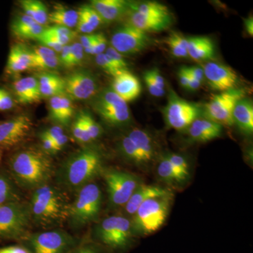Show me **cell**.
Here are the masks:
<instances>
[{
  "mask_svg": "<svg viewBox=\"0 0 253 253\" xmlns=\"http://www.w3.org/2000/svg\"><path fill=\"white\" fill-rule=\"evenodd\" d=\"M44 131L54 141L65 134L62 126H51Z\"/></svg>",
  "mask_w": 253,
  "mask_h": 253,
  "instance_id": "cell-53",
  "label": "cell"
},
{
  "mask_svg": "<svg viewBox=\"0 0 253 253\" xmlns=\"http://www.w3.org/2000/svg\"><path fill=\"white\" fill-rule=\"evenodd\" d=\"M3 151L0 149V165H1V161H2Z\"/></svg>",
  "mask_w": 253,
  "mask_h": 253,
  "instance_id": "cell-61",
  "label": "cell"
},
{
  "mask_svg": "<svg viewBox=\"0 0 253 253\" xmlns=\"http://www.w3.org/2000/svg\"><path fill=\"white\" fill-rule=\"evenodd\" d=\"M127 136L136 145L140 153L144 168L151 164L156 156V149L152 136L149 132L141 129H133L128 132Z\"/></svg>",
  "mask_w": 253,
  "mask_h": 253,
  "instance_id": "cell-24",
  "label": "cell"
},
{
  "mask_svg": "<svg viewBox=\"0 0 253 253\" xmlns=\"http://www.w3.org/2000/svg\"><path fill=\"white\" fill-rule=\"evenodd\" d=\"M81 241L63 229L29 233L19 243L30 253H70Z\"/></svg>",
  "mask_w": 253,
  "mask_h": 253,
  "instance_id": "cell-8",
  "label": "cell"
},
{
  "mask_svg": "<svg viewBox=\"0 0 253 253\" xmlns=\"http://www.w3.org/2000/svg\"><path fill=\"white\" fill-rule=\"evenodd\" d=\"M105 54L119 71H127L128 64L123 58V55L120 54L116 49H113L112 46L108 47L106 49Z\"/></svg>",
  "mask_w": 253,
  "mask_h": 253,
  "instance_id": "cell-46",
  "label": "cell"
},
{
  "mask_svg": "<svg viewBox=\"0 0 253 253\" xmlns=\"http://www.w3.org/2000/svg\"><path fill=\"white\" fill-rule=\"evenodd\" d=\"M71 131H72L73 137L78 142L81 143V144H87V143L91 142L90 137L86 131L82 113H80L78 115L77 117L72 123Z\"/></svg>",
  "mask_w": 253,
  "mask_h": 253,
  "instance_id": "cell-40",
  "label": "cell"
},
{
  "mask_svg": "<svg viewBox=\"0 0 253 253\" xmlns=\"http://www.w3.org/2000/svg\"><path fill=\"white\" fill-rule=\"evenodd\" d=\"M144 78L148 90L152 96H156V97H161L165 94L166 93L165 89L158 87L146 73H144Z\"/></svg>",
  "mask_w": 253,
  "mask_h": 253,
  "instance_id": "cell-50",
  "label": "cell"
},
{
  "mask_svg": "<svg viewBox=\"0 0 253 253\" xmlns=\"http://www.w3.org/2000/svg\"><path fill=\"white\" fill-rule=\"evenodd\" d=\"M78 19V11L59 4L55 5L53 11L48 15V21L53 23L54 26L69 29L76 27Z\"/></svg>",
  "mask_w": 253,
  "mask_h": 253,
  "instance_id": "cell-33",
  "label": "cell"
},
{
  "mask_svg": "<svg viewBox=\"0 0 253 253\" xmlns=\"http://www.w3.org/2000/svg\"><path fill=\"white\" fill-rule=\"evenodd\" d=\"M187 129L189 139L197 143L214 140L220 137L223 132V126L206 118H198Z\"/></svg>",
  "mask_w": 253,
  "mask_h": 253,
  "instance_id": "cell-21",
  "label": "cell"
},
{
  "mask_svg": "<svg viewBox=\"0 0 253 253\" xmlns=\"http://www.w3.org/2000/svg\"><path fill=\"white\" fill-rule=\"evenodd\" d=\"M37 79L42 97L51 98L65 94L64 79L58 75L51 73H41Z\"/></svg>",
  "mask_w": 253,
  "mask_h": 253,
  "instance_id": "cell-31",
  "label": "cell"
},
{
  "mask_svg": "<svg viewBox=\"0 0 253 253\" xmlns=\"http://www.w3.org/2000/svg\"><path fill=\"white\" fill-rule=\"evenodd\" d=\"M172 195L170 191L161 186L140 184L125 206V211L127 215L132 217L135 214L138 208L148 200L172 196Z\"/></svg>",
  "mask_w": 253,
  "mask_h": 253,
  "instance_id": "cell-18",
  "label": "cell"
},
{
  "mask_svg": "<svg viewBox=\"0 0 253 253\" xmlns=\"http://www.w3.org/2000/svg\"><path fill=\"white\" fill-rule=\"evenodd\" d=\"M91 6L99 14L103 22L111 23L130 13L135 6V3L125 0H94Z\"/></svg>",
  "mask_w": 253,
  "mask_h": 253,
  "instance_id": "cell-17",
  "label": "cell"
},
{
  "mask_svg": "<svg viewBox=\"0 0 253 253\" xmlns=\"http://www.w3.org/2000/svg\"><path fill=\"white\" fill-rule=\"evenodd\" d=\"M145 73H146L149 76V78L152 80V81L154 82L158 87L163 89H165L166 84H165L164 78H163L162 75L161 74V73H160L158 69L154 68V69L150 70V71Z\"/></svg>",
  "mask_w": 253,
  "mask_h": 253,
  "instance_id": "cell-52",
  "label": "cell"
},
{
  "mask_svg": "<svg viewBox=\"0 0 253 253\" xmlns=\"http://www.w3.org/2000/svg\"><path fill=\"white\" fill-rule=\"evenodd\" d=\"M78 14L76 28L77 31L83 34H91L103 23L99 14L91 4L83 5L78 9Z\"/></svg>",
  "mask_w": 253,
  "mask_h": 253,
  "instance_id": "cell-30",
  "label": "cell"
},
{
  "mask_svg": "<svg viewBox=\"0 0 253 253\" xmlns=\"http://www.w3.org/2000/svg\"><path fill=\"white\" fill-rule=\"evenodd\" d=\"M14 106V99L9 91L0 87V112L8 111Z\"/></svg>",
  "mask_w": 253,
  "mask_h": 253,
  "instance_id": "cell-48",
  "label": "cell"
},
{
  "mask_svg": "<svg viewBox=\"0 0 253 253\" xmlns=\"http://www.w3.org/2000/svg\"><path fill=\"white\" fill-rule=\"evenodd\" d=\"M38 41L41 43L42 45L46 46V47L50 48L54 51L57 52H61L62 50L63 46L60 44L59 42H57L54 40L51 39L49 37L41 36L38 38Z\"/></svg>",
  "mask_w": 253,
  "mask_h": 253,
  "instance_id": "cell-51",
  "label": "cell"
},
{
  "mask_svg": "<svg viewBox=\"0 0 253 253\" xmlns=\"http://www.w3.org/2000/svg\"><path fill=\"white\" fill-rule=\"evenodd\" d=\"M31 68V50L21 44L11 46L6 62V72L11 75L18 74Z\"/></svg>",
  "mask_w": 253,
  "mask_h": 253,
  "instance_id": "cell-23",
  "label": "cell"
},
{
  "mask_svg": "<svg viewBox=\"0 0 253 253\" xmlns=\"http://www.w3.org/2000/svg\"><path fill=\"white\" fill-rule=\"evenodd\" d=\"M84 49L81 43L75 42L71 45V56H70L68 68H73L81 64L84 58Z\"/></svg>",
  "mask_w": 253,
  "mask_h": 253,
  "instance_id": "cell-47",
  "label": "cell"
},
{
  "mask_svg": "<svg viewBox=\"0 0 253 253\" xmlns=\"http://www.w3.org/2000/svg\"><path fill=\"white\" fill-rule=\"evenodd\" d=\"M157 173L161 180L170 184L184 182L187 179L173 167L166 156L160 161L157 168Z\"/></svg>",
  "mask_w": 253,
  "mask_h": 253,
  "instance_id": "cell-35",
  "label": "cell"
},
{
  "mask_svg": "<svg viewBox=\"0 0 253 253\" xmlns=\"http://www.w3.org/2000/svg\"><path fill=\"white\" fill-rule=\"evenodd\" d=\"M179 83L182 87L188 89V84H189V74L188 73L186 68H181L180 71H179Z\"/></svg>",
  "mask_w": 253,
  "mask_h": 253,
  "instance_id": "cell-57",
  "label": "cell"
},
{
  "mask_svg": "<svg viewBox=\"0 0 253 253\" xmlns=\"http://www.w3.org/2000/svg\"><path fill=\"white\" fill-rule=\"evenodd\" d=\"M32 68L46 71L59 66V58L56 51L44 45L36 46L31 51Z\"/></svg>",
  "mask_w": 253,
  "mask_h": 253,
  "instance_id": "cell-29",
  "label": "cell"
},
{
  "mask_svg": "<svg viewBox=\"0 0 253 253\" xmlns=\"http://www.w3.org/2000/svg\"><path fill=\"white\" fill-rule=\"evenodd\" d=\"M203 68L205 77L214 90L221 92L231 90L237 84V74L229 66L219 63L209 62Z\"/></svg>",
  "mask_w": 253,
  "mask_h": 253,
  "instance_id": "cell-16",
  "label": "cell"
},
{
  "mask_svg": "<svg viewBox=\"0 0 253 253\" xmlns=\"http://www.w3.org/2000/svg\"><path fill=\"white\" fill-rule=\"evenodd\" d=\"M49 117L56 126H68L72 123L74 109L72 100L66 94L49 98Z\"/></svg>",
  "mask_w": 253,
  "mask_h": 253,
  "instance_id": "cell-20",
  "label": "cell"
},
{
  "mask_svg": "<svg viewBox=\"0 0 253 253\" xmlns=\"http://www.w3.org/2000/svg\"><path fill=\"white\" fill-rule=\"evenodd\" d=\"M120 151L123 157L126 158L128 162L137 166L144 168V162L139 151H138L136 145L127 135L123 136L120 142Z\"/></svg>",
  "mask_w": 253,
  "mask_h": 253,
  "instance_id": "cell-37",
  "label": "cell"
},
{
  "mask_svg": "<svg viewBox=\"0 0 253 253\" xmlns=\"http://www.w3.org/2000/svg\"><path fill=\"white\" fill-rule=\"evenodd\" d=\"M0 253H30L24 246L18 244L15 246H7V247L1 248Z\"/></svg>",
  "mask_w": 253,
  "mask_h": 253,
  "instance_id": "cell-54",
  "label": "cell"
},
{
  "mask_svg": "<svg viewBox=\"0 0 253 253\" xmlns=\"http://www.w3.org/2000/svg\"><path fill=\"white\" fill-rule=\"evenodd\" d=\"M18 188L9 172L0 169V206L23 201Z\"/></svg>",
  "mask_w": 253,
  "mask_h": 253,
  "instance_id": "cell-32",
  "label": "cell"
},
{
  "mask_svg": "<svg viewBox=\"0 0 253 253\" xmlns=\"http://www.w3.org/2000/svg\"><path fill=\"white\" fill-rule=\"evenodd\" d=\"M111 89L126 103L137 99L141 92L140 82L128 71H123L114 78Z\"/></svg>",
  "mask_w": 253,
  "mask_h": 253,
  "instance_id": "cell-19",
  "label": "cell"
},
{
  "mask_svg": "<svg viewBox=\"0 0 253 253\" xmlns=\"http://www.w3.org/2000/svg\"><path fill=\"white\" fill-rule=\"evenodd\" d=\"M186 68H187L188 72L193 78L202 83L205 78L204 68L200 67V66H193V67Z\"/></svg>",
  "mask_w": 253,
  "mask_h": 253,
  "instance_id": "cell-56",
  "label": "cell"
},
{
  "mask_svg": "<svg viewBox=\"0 0 253 253\" xmlns=\"http://www.w3.org/2000/svg\"><path fill=\"white\" fill-rule=\"evenodd\" d=\"M93 97L91 107L109 126H124L130 121L127 103L111 88L100 91Z\"/></svg>",
  "mask_w": 253,
  "mask_h": 253,
  "instance_id": "cell-9",
  "label": "cell"
},
{
  "mask_svg": "<svg viewBox=\"0 0 253 253\" xmlns=\"http://www.w3.org/2000/svg\"><path fill=\"white\" fill-rule=\"evenodd\" d=\"M7 172L18 187L33 191L49 184L56 171L49 155L41 148L31 146L10 156Z\"/></svg>",
  "mask_w": 253,
  "mask_h": 253,
  "instance_id": "cell-1",
  "label": "cell"
},
{
  "mask_svg": "<svg viewBox=\"0 0 253 253\" xmlns=\"http://www.w3.org/2000/svg\"><path fill=\"white\" fill-rule=\"evenodd\" d=\"M33 126L31 117L26 114L0 123V149L9 151L22 144L31 134Z\"/></svg>",
  "mask_w": 253,
  "mask_h": 253,
  "instance_id": "cell-14",
  "label": "cell"
},
{
  "mask_svg": "<svg viewBox=\"0 0 253 253\" xmlns=\"http://www.w3.org/2000/svg\"><path fill=\"white\" fill-rule=\"evenodd\" d=\"M13 89L16 101L22 105L36 104L42 98L37 78L26 77L17 80L13 84Z\"/></svg>",
  "mask_w": 253,
  "mask_h": 253,
  "instance_id": "cell-22",
  "label": "cell"
},
{
  "mask_svg": "<svg viewBox=\"0 0 253 253\" xmlns=\"http://www.w3.org/2000/svg\"><path fill=\"white\" fill-rule=\"evenodd\" d=\"M147 33L129 23L118 28L111 37V46L121 54H135L149 45Z\"/></svg>",
  "mask_w": 253,
  "mask_h": 253,
  "instance_id": "cell-13",
  "label": "cell"
},
{
  "mask_svg": "<svg viewBox=\"0 0 253 253\" xmlns=\"http://www.w3.org/2000/svg\"><path fill=\"white\" fill-rule=\"evenodd\" d=\"M11 33L21 40H38L44 31V28L27 15L15 18L11 26Z\"/></svg>",
  "mask_w": 253,
  "mask_h": 253,
  "instance_id": "cell-25",
  "label": "cell"
},
{
  "mask_svg": "<svg viewBox=\"0 0 253 253\" xmlns=\"http://www.w3.org/2000/svg\"><path fill=\"white\" fill-rule=\"evenodd\" d=\"M32 224L28 203L21 201L0 206V242H21L31 233Z\"/></svg>",
  "mask_w": 253,
  "mask_h": 253,
  "instance_id": "cell-6",
  "label": "cell"
},
{
  "mask_svg": "<svg viewBox=\"0 0 253 253\" xmlns=\"http://www.w3.org/2000/svg\"><path fill=\"white\" fill-rule=\"evenodd\" d=\"M21 7L27 15L41 26H43L48 22L47 9L45 5L38 0H23L21 1Z\"/></svg>",
  "mask_w": 253,
  "mask_h": 253,
  "instance_id": "cell-34",
  "label": "cell"
},
{
  "mask_svg": "<svg viewBox=\"0 0 253 253\" xmlns=\"http://www.w3.org/2000/svg\"><path fill=\"white\" fill-rule=\"evenodd\" d=\"M40 139L41 141V149L46 154L51 156L58 153L54 141L44 131H42L40 134Z\"/></svg>",
  "mask_w": 253,
  "mask_h": 253,
  "instance_id": "cell-49",
  "label": "cell"
},
{
  "mask_svg": "<svg viewBox=\"0 0 253 253\" xmlns=\"http://www.w3.org/2000/svg\"><path fill=\"white\" fill-rule=\"evenodd\" d=\"M244 91L233 89L215 95L204 106L206 119L221 125L232 126L234 124L233 112L238 101L244 98Z\"/></svg>",
  "mask_w": 253,
  "mask_h": 253,
  "instance_id": "cell-11",
  "label": "cell"
},
{
  "mask_svg": "<svg viewBox=\"0 0 253 253\" xmlns=\"http://www.w3.org/2000/svg\"><path fill=\"white\" fill-rule=\"evenodd\" d=\"M134 11L144 16L154 18H172L167 6L156 1L135 4Z\"/></svg>",
  "mask_w": 253,
  "mask_h": 253,
  "instance_id": "cell-36",
  "label": "cell"
},
{
  "mask_svg": "<svg viewBox=\"0 0 253 253\" xmlns=\"http://www.w3.org/2000/svg\"><path fill=\"white\" fill-rule=\"evenodd\" d=\"M169 162L172 165L173 167L175 168L178 172L182 174L188 179L189 176V166L185 158L182 156L176 154H171L166 156Z\"/></svg>",
  "mask_w": 253,
  "mask_h": 253,
  "instance_id": "cell-43",
  "label": "cell"
},
{
  "mask_svg": "<svg viewBox=\"0 0 253 253\" xmlns=\"http://www.w3.org/2000/svg\"><path fill=\"white\" fill-rule=\"evenodd\" d=\"M188 55L195 61H206L212 59L214 46L208 37H191L187 38Z\"/></svg>",
  "mask_w": 253,
  "mask_h": 253,
  "instance_id": "cell-28",
  "label": "cell"
},
{
  "mask_svg": "<svg viewBox=\"0 0 253 253\" xmlns=\"http://www.w3.org/2000/svg\"><path fill=\"white\" fill-rule=\"evenodd\" d=\"M82 115L91 141L96 140L102 134V128L89 113L82 112Z\"/></svg>",
  "mask_w": 253,
  "mask_h": 253,
  "instance_id": "cell-42",
  "label": "cell"
},
{
  "mask_svg": "<svg viewBox=\"0 0 253 253\" xmlns=\"http://www.w3.org/2000/svg\"><path fill=\"white\" fill-rule=\"evenodd\" d=\"M201 109L197 105L181 99L173 91L169 92L167 106L164 109L166 124L176 130H183L199 117Z\"/></svg>",
  "mask_w": 253,
  "mask_h": 253,
  "instance_id": "cell-12",
  "label": "cell"
},
{
  "mask_svg": "<svg viewBox=\"0 0 253 253\" xmlns=\"http://www.w3.org/2000/svg\"><path fill=\"white\" fill-rule=\"evenodd\" d=\"M95 61L96 64L99 66L100 68H102L105 72L107 73L108 74L111 75L113 78L116 77L118 74H120L123 71H119L116 66L113 65L111 62V60L109 59L105 53L103 54L96 55L95 57Z\"/></svg>",
  "mask_w": 253,
  "mask_h": 253,
  "instance_id": "cell-44",
  "label": "cell"
},
{
  "mask_svg": "<svg viewBox=\"0 0 253 253\" xmlns=\"http://www.w3.org/2000/svg\"><path fill=\"white\" fill-rule=\"evenodd\" d=\"M70 202L62 189L47 184L33 190L29 205L32 222L43 229L67 221Z\"/></svg>",
  "mask_w": 253,
  "mask_h": 253,
  "instance_id": "cell-3",
  "label": "cell"
},
{
  "mask_svg": "<svg viewBox=\"0 0 253 253\" xmlns=\"http://www.w3.org/2000/svg\"><path fill=\"white\" fill-rule=\"evenodd\" d=\"M104 157L99 150L86 146L76 151L55 172L60 188L77 191L104 172Z\"/></svg>",
  "mask_w": 253,
  "mask_h": 253,
  "instance_id": "cell-2",
  "label": "cell"
},
{
  "mask_svg": "<svg viewBox=\"0 0 253 253\" xmlns=\"http://www.w3.org/2000/svg\"><path fill=\"white\" fill-rule=\"evenodd\" d=\"M70 56H71V45L63 46L60 55L59 63L65 67L68 68L69 66Z\"/></svg>",
  "mask_w": 253,
  "mask_h": 253,
  "instance_id": "cell-55",
  "label": "cell"
},
{
  "mask_svg": "<svg viewBox=\"0 0 253 253\" xmlns=\"http://www.w3.org/2000/svg\"><path fill=\"white\" fill-rule=\"evenodd\" d=\"M234 124L246 135L253 132V105L250 99L243 98L238 101L233 112Z\"/></svg>",
  "mask_w": 253,
  "mask_h": 253,
  "instance_id": "cell-27",
  "label": "cell"
},
{
  "mask_svg": "<svg viewBox=\"0 0 253 253\" xmlns=\"http://www.w3.org/2000/svg\"><path fill=\"white\" fill-rule=\"evenodd\" d=\"M96 34H87L83 35V36L81 37L80 43H81L83 49H86V48L89 47V46L92 44L93 42L94 41L95 38H96Z\"/></svg>",
  "mask_w": 253,
  "mask_h": 253,
  "instance_id": "cell-58",
  "label": "cell"
},
{
  "mask_svg": "<svg viewBox=\"0 0 253 253\" xmlns=\"http://www.w3.org/2000/svg\"><path fill=\"white\" fill-rule=\"evenodd\" d=\"M172 196L148 200L138 208L131 220L134 234H154L166 222L170 210Z\"/></svg>",
  "mask_w": 253,
  "mask_h": 253,
  "instance_id": "cell-7",
  "label": "cell"
},
{
  "mask_svg": "<svg viewBox=\"0 0 253 253\" xmlns=\"http://www.w3.org/2000/svg\"><path fill=\"white\" fill-rule=\"evenodd\" d=\"M41 36L49 37L61 45L66 46L75 38L76 33L69 28L54 26L44 29Z\"/></svg>",
  "mask_w": 253,
  "mask_h": 253,
  "instance_id": "cell-39",
  "label": "cell"
},
{
  "mask_svg": "<svg viewBox=\"0 0 253 253\" xmlns=\"http://www.w3.org/2000/svg\"><path fill=\"white\" fill-rule=\"evenodd\" d=\"M70 253H108V251L93 240L81 239Z\"/></svg>",
  "mask_w": 253,
  "mask_h": 253,
  "instance_id": "cell-41",
  "label": "cell"
},
{
  "mask_svg": "<svg viewBox=\"0 0 253 253\" xmlns=\"http://www.w3.org/2000/svg\"><path fill=\"white\" fill-rule=\"evenodd\" d=\"M134 235L130 219L115 214L105 218L94 226L92 240L108 251L123 253L131 247Z\"/></svg>",
  "mask_w": 253,
  "mask_h": 253,
  "instance_id": "cell-4",
  "label": "cell"
},
{
  "mask_svg": "<svg viewBox=\"0 0 253 253\" xmlns=\"http://www.w3.org/2000/svg\"><path fill=\"white\" fill-rule=\"evenodd\" d=\"M106 45H107V40L104 35L99 33L96 34V38L92 44L89 47L84 49V51L86 54L96 56L104 53V51L106 49Z\"/></svg>",
  "mask_w": 253,
  "mask_h": 253,
  "instance_id": "cell-45",
  "label": "cell"
},
{
  "mask_svg": "<svg viewBox=\"0 0 253 253\" xmlns=\"http://www.w3.org/2000/svg\"><path fill=\"white\" fill-rule=\"evenodd\" d=\"M245 28L246 31L249 33V36L253 37V18L249 17L244 20Z\"/></svg>",
  "mask_w": 253,
  "mask_h": 253,
  "instance_id": "cell-60",
  "label": "cell"
},
{
  "mask_svg": "<svg viewBox=\"0 0 253 253\" xmlns=\"http://www.w3.org/2000/svg\"><path fill=\"white\" fill-rule=\"evenodd\" d=\"M110 207H125L136 188L141 184L134 174L120 169H105L104 173Z\"/></svg>",
  "mask_w": 253,
  "mask_h": 253,
  "instance_id": "cell-10",
  "label": "cell"
},
{
  "mask_svg": "<svg viewBox=\"0 0 253 253\" xmlns=\"http://www.w3.org/2000/svg\"><path fill=\"white\" fill-rule=\"evenodd\" d=\"M129 14V24L146 33L165 31L169 28L173 21L172 18H161L144 16L134 10Z\"/></svg>",
  "mask_w": 253,
  "mask_h": 253,
  "instance_id": "cell-26",
  "label": "cell"
},
{
  "mask_svg": "<svg viewBox=\"0 0 253 253\" xmlns=\"http://www.w3.org/2000/svg\"><path fill=\"white\" fill-rule=\"evenodd\" d=\"M186 69H187V68H186ZM201 85V82L198 81V80L195 79L194 78H193L192 76L189 74V84H188V89L192 91L196 90V89H199Z\"/></svg>",
  "mask_w": 253,
  "mask_h": 253,
  "instance_id": "cell-59",
  "label": "cell"
},
{
  "mask_svg": "<svg viewBox=\"0 0 253 253\" xmlns=\"http://www.w3.org/2000/svg\"><path fill=\"white\" fill-rule=\"evenodd\" d=\"M65 94L71 100L83 101L96 94L98 84L92 73L78 70L70 73L64 79Z\"/></svg>",
  "mask_w": 253,
  "mask_h": 253,
  "instance_id": "cell-15",
  "label": "cell"
},
{
  "mask_svg": "<svg viewBox=\"0 0 253 253\" xmlns=\"http://www.w3.org/2000/svg\"><path fill=\"white\" fill-rule=\"evenodd\" d=\"M70 204L67 221L74 229H81L99 217L102 207L103 194L99 186L91 182L77 191Z\"/></svg>",
  "mask_w": 253,
  "mask_h": 253,
  "instance_id": "cell-5",
  "label": "cell"
},
{
  "mask_svg": "<svg viewBox=\"0 0 253 253\" xmlns=\"http://www.w3.org/2000/svg\"><path fill=\"white\" fill-rule=\"evenodd\" d=\"M168 47L173 56L176 58H186L189 56L187 51V38L179 33H171L166 41Z\"/></svg>",
  "mask_w": 253,
  "mask_h": 253,
  "instance_id": "cell-38",
  "label": "cell"
}]
</instances>
